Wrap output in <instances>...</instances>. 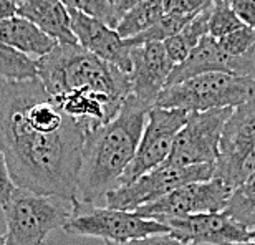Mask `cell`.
<instances>
[{
	"mask_svg": "<svg viewBox=\"0 0 255 245\" xmlns=\"http://www.w3.org/2000/svg\"><path fill=\"white\" fill-rule=\"evenodd\" d=\"M85 137L38 78L0 91V149L17 187L73 202Z\"/></svg>",
	"mask_w": 255,
	"mask_h": 245,
	"instance_id": "obj_1",
	"label": "cell"
},
{
	"mask_svg": "<svg viewBox=\"0 0 255 245\" xmlns=\"http://www.w3.org/2000/svg\"><path fill=\"white\" fill-rule=\"evenodd\" d=\"M149 110L129 95L113 120L86 134L75 201L101 206L100 201L105 202L106 194L120 186L136 154Z\"/></svg>",
	"mask_w": 255,
	"mask_h": 245,
	"instance_id": "obj_2",
	"label": "cell"
},
{
	"mask_svg": "<svg viewBox=\"0 0 255 245\" xmlns=\"http://www.w3.org/2000/svg\"><path fill=\"white\" fill-rule=\"evenodd\" d=\"M37 78L50 96L81 93L123 105L131 95L129 75L78 43H58L48 55L37 58Z\"/></svg>",
	"mask_w": 255,
	"mask_h": 245,
	"instance_id": "obj_3",
	"label": "cell"
},
{
	"mask_svg": "<svg viewBox=\"0 0 255 245\" xmlns=\"http://www.w3.org/2000/svg\"><path fill=\"white\" fill-rule=\"evenodd\" d=\"M255 98V80L222 71H209L191 76L179 83L166 85L157 96L159 108L209 111L219 108H237L239 105Z\"/></svg>",
	"mask_w": 255,
	"mask_h": 245,
	"instance_id": "obj_4",
	"label": "cell"
},
{
	"mask_svg": "<svg viewBox=\"0 0 255 245\" xmlns=\"http://www.w3.org/2000/svg\"><path fill=\"white\" fill-rule=\"evenodd\" d=\"M2 211L8 245H42L53 231L63 229L71 202L17 187Z\"/></svg>",
	"mask_w": 255,
	"mask_h": 245,
	"instance_id": "obj_5",
	"label": "cell"
},
{
	"mask_svg": "<svg viewBox=\"0 0 255 245\" xmlns=\"http://www.w3.org/2000/svg\"><path fill=\"white\" fill-rule=\"evenodd\" d=\"M62 231L75 237H98L103 241L125 242L129 239L169 234V227L159 221L137 216L134 211H120L73 201L71 214Z\"/></svg>",
	"mask_w": 255,
	"mask_h": 245,
	"instance_id": "obj_6",
	"label": "cell"
},
{
	"mask_svg": "<svg viewBox=\"0 0 255 245\" xmlns=\"http://www.w3.org/2000/svg\"><path fill=\"white\" fill-rule=\"evenodd\" d=\"M255 171V98L234 108L222 129L214 177L229 187L242 186Z\"/></svg>",
	"mask_w": 255,
	"mask_h": 245,
	"instance_id": "obj_7",
	"label": "cell"
},
{
	"mask_svg": "<svg viewBox=\"0 0 255 245\" xmlns=\"http://www.w3.org/2000/svg\"><path fill=\"white\" fill-rule=\"evenodd\" d=\"M216 164L171 166L162 164L126 186H120L105 196V206L120 211H134L164 197L166 194L189 182L207 181L214 177Z\"/></svg>",
	"mask_w": 255,
	"mask_h": 245,
	"instance_id": "obj_8",
	"label": "cell"
},
{
	"mask_svg": "<svg viewBox=\"0 0 255 245\" xmlns=\"http://www.w3.org/2000/svg\"><path fill=\"white\" fill-rule=\"evenodd\" d=\"M234 108L187 113L186 124L177 132L166 164H216L222 129Z\"/></svg>",
	"mask_w": 255,
	"mask_h": 245,
	"instance_id": "obj_9",
	"label": "cell"
},
{
	"mask_svg": "<svg viewBox=\"0 0 255 245\" xmlns=\"http://www.w3.org/2000/svg\"><path fill=\"white\" fill-rule=\"evenodd\" d=\"M186 118L187 113L184 110L152 106L147 111L146 124L136 154L121 177L120 186H126L146 172L164 164L171 154L177 132L186 124Z\"/></svg>",
	"mask_w": 255,
	"mask_h": 245,
	"instance_id": "obj_10",
	"label": "cell"
},
{
	"mask_svg": "<svg viewBox=\"0 0 255 245\" xmlns=\"http://www.w3.org/2000/svg\"><path fill=\"white\" fill-rule=\"evenodd\" d=\"M232 189L219 177L189 182L174 189L157 201L134 209L137 216L164 224L177 217L204 212H222L227 207Z\"/></svg>",
	"mask_w": 255,
	"mask_h": 245,
	"instance_id": "obj_11",
	"label": "cell"
},
{
	"mask_svg": "<svg viewBox=\"0 0 255 245\" xmlns=\"http://www.w3.org/2000/svg\"><path fill=\"white\" fill-rule=\"evenodd\" d=\"M169 236L186 245H227L251 241V229L226 212H204L164 222Z\"/></svg>",
	"mask_w": 255,
	"mask_h": 245,
	"instance_id": "obj_12",
	"label": "cell"
},
{
	"mask_svg": "<svg viewBox=\"0 0 255 245\" xmlns=\"http://www.w3.org/2000/svg\"><path fill=\"white\" fill-rule=\"evenodd\" d=\"M172 68L174 63L167 57L162 42H149L134 47L131 50V71L128 73L131 95L147 108H152L157 96L166 88Z\"/></svg>",
	"mask_w": 255,
	"mask_h": 245,
	"instance_id": "obj_13",
	"label": "cell"
},
{
	"mask_svg": "<svg viewBox=\"0 0 255 245\" xmlns=\"http://www.w3.org/2000/svg\"><path fill=\"white\" fill-rule=\"evenodd\" d=\"M71 28L78 45L96 57L115 65L125 73L131 71V47L121 38L118 32L103 20L90 17L78 10H70Z\"/></svg>",
	"mask_w": 255,
	"mask_h": 245,
	"instance_id": "obj_14",
	"label": "cell"
},
{
	"mask_svg": "<svg viewBox=\"0 0 255 245\" xmlns=\"http://www.w3.org/2000/svg\"><path fill=\"white\" fill-rule=\"evenodd\" d=\"M17 15L33 22L58 43H78L71 28L70 10L62 0H18Z\"/></svg>",
	"mask_w": 255,
	"mask_h": 245,
	"instance_id": "obj_15",
	"label": "cell"
},
{
	"mask_svg": "<svg viewBox=\"0 0 255 245\" xmlns=\"http://www.w3.org/2000/svg\"><path fill=\"white\" fill-rule=\"evenodd\" d=\"M0 40L18 52L37 58L48 55L58 45L57 40L20 15L0 20Z\"/></svg>",
	"mask_w": 255,
	"mask_h": 245,
	"instance_id": "obj_16",
	"label": "cell"
},
{
	"mask_svg": "<svg viewBox=\"0 0 255 245\" xmlns=\"http://www.w3.org/2000/svg\"><path fill=\"white\" fill-rule=\"evenodd\" d=\"M211 12H212V5L207 7L206 10H202V12H199L179 33L172 35V37H169L162 42L167 57L171 58V61L174 65L184 61L187 57H189V53L192 50L197 47V43L201 42L206 35H209Z\"/></svg>",
	"mask_w": 255,
	"mask_h": 245,
	"instance_id": "obj_17",
	"label": "cell"
},
{
	"mask_svg": "<svg viewBox=\"0 0 255 245\" xmlns=\"http://www.w3.org/2000/svg\"><path fill=\"white\" fill-rule=\"evenodd\" d=\"M162 15H164V0H142L123 13L115 30L121 38H132L149 30L152 25L159 22Z\"/></svg>",
	"mask_w": 255,
	"mask_h": 245,
	"instance_id": "obj_18",
	"label": "cell"
},
{
	"mask_svg": "<svg viewBox=\"0 0 255 245\" xmlns=\"http://www.w3.org/2000/svg\"><path fill=\"white\" fill-rule=\"evenodd\" d=\"M37 60L25 55L0 40V76L7 81L37 78Z\"/></svg>",
	"mask_w": 255,
	"mask_h": 245,
	"instance_id": "obj_19",
	"label": "cell"
},
{
	"mask_svg": "<svg viewBox=\"0 0 255 245\" xmlns=\"http://www.w3.org/2000/svg\"><path fill=\"white\" fill-rule=\"evenodd\" d=\"M224 212L247 229L255 227V171L237 189H234Z\"/></svg>",
	"mask_w": 255,
	"mask_h": 245,
	"instance_id": "obj_20",
	"label": "cell"
},
{
	"mask_svg": "<svg viewBox=\"0 0 255 245\" xmlns=\"http://www.w3.org/2000/svg\"><path fill=\"white\" fill-rule=\"evenodd\" d=\"M242 20L237 17L236 12L231 8V5L226 0H214L211 20H209V35L214 38H222L226 35L232 33L234 30L241 28Z\"/></svg>",
	"mask_w": 255,
	"mask_h": 245,
	"instance_id": "obj_21",
	"label": "cell"
},
{
	"mask_svg": "<svg viewBox=\"0 0 255 245\" xmlns=\"http://www.w3.org/2000/svg\"><path fill=\"white\" fill-rule=\"evenodd\" d=\"M62 2L68 10H78V12L90 15V17L100 18L113 28L120 22L116 7L110 0H62Z\"/></svg>",
	"mask_w": 255,
	"mask_h": 245,
	"instance_id": "obj_22",
	"label": "cell"
},
{
	"mask_svg": "<svg viewBox=\"0 0 255 245\" xmlns=\"http://www.w3.org/2000/svg\"><path fill=\"white\" fill-rule=\"evenodd\" d=\"M219 47L231 57H239L249 52L255 45V28L249 25H242L241 28L234 30L232 33L226 35L222 38H217Z\"/></svg>",
	"mask_w": 255,
	"mask_h": 245,
	"instance_id": "obj_23",
	"label": "cell"
},
{
	"mask_svg": "<svg viewBox=\"0 0 255 245\" xmlns=\"http://www.w3.org/2000/svg\"><path fill=\"white\" fill-rule=\"evenodd\" d=\"M212 3L214 0H164V13L194 17Z\"/></svg>",
	"mask_w": 255,
	"mask_h": 245,
	"instance_id": "obj_24",
	"label": "cell"
},
{
	"mask_svg": "<svg viewBox=\"0 0 255 245\" xmlns=\"http://www.w3.org/2000/svg\"><path fill=\"white\" fill-rule=\"evenodd\" d=\"M15 189V182L10 177V171L7 166V159H5L2 149H0V207H5L10 201V197L13 196Z\"/></svg>",
	"mask_w": 255,
	"mask_h": 245,
	"instance_id": "obj_25",
	"label": "cell"
},
{
	"mask_svg": "<svg viewBox=\"0 0 255 245\" xmlns=\"http://www.w3.org/2000/svg\"><path fill=\"white\" fill-rule=\"evenodd\" d=\"M103 245H186L176 241L174 237H171L169 234H156V236H147L139 239H129L125 242H111L105 241Z\"/></svg>",
	"mask_w": 255,
	"mask_h": 245,
	"instance_id": "obj_26",
	"label": "cell"
},
{
	"mask_svg": "<svg viewBox=\"0 0 255 245\" xmlns=\"http://www.w3.org/2000/svg\"><path fill=\"white\" fill-rule=\"evenodd\" d=\"M229 5L242 23L255 28V0H229Z\"/></svg>",
	"mask_w": 255,
	"mask_h": 245,
	"instance_id": "obj_27",
	"label": "cell"
},
{
	"mask_svg": "<svg viewBox=\"0 0 255 245\" xmlns=\"http://www.w3.org/2000/svg\"><path fill=\"white\" fill-rule=\"evenodd\" d=\"M18 0H0V20L10 18L17 15Z\"/></svg>",
	"mask_w": 255,
	"mask_h": 245,
	"instance_id": "obj_28",
	"label": "cell"
},
{
	"mask_svg": "<svg viewBox=\"0 0 255 245\" xmlns=\"http://www.w3.org/2000/svg\"><path fill=\"white\" fill-rule=\"evenodd\" d=\"M139 2H142V0H118V3H116V12L120 15V20L123 17L125 12H128L131 7H134V5Z\"/></svg>",
	"mask_w": 255,
	"mask_h": 245,
	"instance_id": "obj_29",
	"label": "cell"
},
{
	"mask_svg": "<svg viewBox=\"0 0 255 245\" xmlns=\"http://www.w3.org/2000/svg\"><path fill=\"white\" fill-rule=\"evenodd\" d=\"M0 245H8L7 237H5V234H2V232H0Z\"/></svg>",
	"mask_w": 255,
	"mask_h": 245,
	"instance_id": "obj_30",
	"label": "cell"
},
{
	"mask_svg": "<svg viewBox=\"0 0 255 245\" xmlns=\"http://www.w3.org/2000/svg\"><path fill=\"white\" fill-rule=\"evenodd\" d=\"M227 245H255V242L249 241V242H237V244H227Z\"/></svg>",
	"mask_w": 255,
	"mask_h": 245,
	"instance_id": "obj_31",
	"label": "cell"
},
{
	"mask_svg": "<svg viewBox=\"0 0 255 245\" xmlns=\"http://www.w3.org/2000/svg\"><path fill=\"white\" fill-rule=\"evenodd\" d=\"M5 83H7V80H3L2 76H0V91H2V88L5 86Z\"/></svg>",
	"mask_w": 255,
	"mask_h": 245,
	"instance_id": "obj_32",
	"label": "cell"
},
{
	"mask_svg": "<svg viewBox=\"0 0 255 245\" xmlns=\"http://www.w3.org/2000/svg\"><path fill=\"white\" fill-rule=\"evenodd\" d=\"M251 241H254V242H255V227H254V229H251Z\"/></svg>",
	"mask_w": 255,
	"mask_h": 245,
	"instance_id": "obj_33",
	"label": "cell"
},
{
	"mask_svg": "<svg viewBox=\"0 0 255 245\" xmlns=\"http://www.w3.org/2000/svg\"><path fill=\"white\" fill-rule=\"evenodd\" d=\"M110 2H111V3H113V5H115V7H116V3H118V0H110Z\"/></svg>",
	"mask_w": 255,
	"mask_h": 245,
	"instance_id": "obj_34",
	"label": "cell"
},
{
	"mask_svg": "<svg viewBox=\"0 0 255 245\" xmlns=\"http://www.w3.org/2000/svg\"><path fill=\"white\" fill-rule=\"evenodd\" d=\"M226 2H229V0H226Z\"/></svg>",
	"mask_w": 255,
	"mask_h": 245,
	"instance_id": "obj_35",
	"label": "cell"
}]
</instances>
